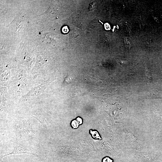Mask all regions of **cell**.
<instances>
[{"instance_id":"6da1fadb","label":"cell","mask_w":162,"mask_h":162,"mask_svg":"<svg viewBox=\"0 0 162 162\" xmlns=\"http://www.w3.org/2000/svg\"><path fill=\"white\" fill-rule=\"evenodd\" d=\"M28 154L36 155L35 152L32 150L20 146H16L14 147V149L12 152L10 154H6L4 155L5 156L10 154Z\"/></svg>"},{"instance_id":"7a4b0ae2","label":"cell","mask_w":162,"mask_h":162,"mask_svg":"<svg viewBox=\"0 0 162 162\" xmlns=\"http://www.w3.org/2000/svg\"><path fill=\"white\" fill-rule=\"evenodd\" d=\"M151 97L153 98H162V92L156 91L151 95Z\"/></svg>"},{"instance_id":"3957f363","label":"cell","mask_w":162,"mask_h":162,"mask_svg":"<svg viewBox=\"0 0 162 162\" xmlns=\"http://www.w3.org/2000/svg\"><path fill=\"white\" fill-rule=\"evenodd\" d=\"M78 122L76 120H75L73 121L71 123V125L74 128H76L78 126V124H77Z\"/></svg>"},{"instance_id":"277c9868","label":"cell","mask_w":162,"mask_h":162,"mask_svg":"<svg viewBox=\"0 0 162 162\" xmlns=\"http://www.w3.org/2000/svg\"><path fill=\"white\" fill-rule=\"evenodd\" d=\"M112 160L108 157H106L103 160V162H112Z\"/></svg>"},{"instance_id":"5b68a950","label":"cell","mask_w":162,"mask_h":162,"mask_svg":"<svg viewBox=\"0 0 162 162\" xmlns=\"http://www.w3.org/2000/svg\"><path fill=\"white\" fill-rule=\"evenodd\" d=\"M91 133L92 134V136H93V137H94L95 136V138H98V137L97 136L99 137L98 134H97V132L93 131V132H92V133Z\"/></svg>"}]
</instances>
